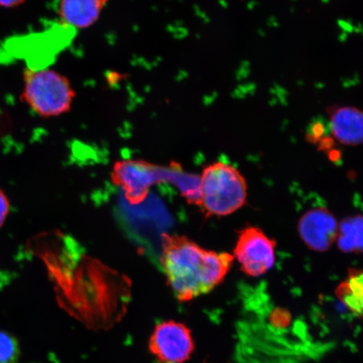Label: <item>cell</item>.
<instances>
[{"instance_id":"obj_11","label":"cell","mask_w":363,"mask_h":363,"mask_svg":"<svg viewBox=\"0 0 363 363\" xmlns=\"http://www.w3.org/2000/svg\"><path fill=\"white\" fill-rule=\"evenodd\" d=\"M337 296L350 310L362 315V272L351 269L349 277L337 289Z\"/></svg>"},{"instance_id":"obj_13","label":"cell","mask_w":363,"mask_h":363,"mask_svg":"<svg viewBox=\"0 0 363 363\" xmlns=\"http://www.w3.org/2000/svg\"><path fill=\"white\" fill-rule=\"evenodd\" d=\"M9 212H10V201H9L6 194L0 189V228L6 222Z\"/></svg>"},{"instance_id":"obj_10","label":"cell","mask_w":363,"mask_h":363,"mask_svg":"<svg viewBox=\"0 0 363 363\" xmlns=\"http://www.w3.org/2000/svg\"><path fill=\"white\" fill-rule=\"evenodd\" d=\"M337 245L343 252L362 251V216L349 217L339 225Z\"/></svg>"},{"instance_id":"obj_1","label":"cell","mask_w":363,"mask_h":363,"mask_svg":"<svg viewBox=\"0 0 363 363\" xmlns=\"http://www.w3.org/2000/svg\"><path fill=\"white\" fill-rule=\"evenodd\" d=\"M233 262L230 254L208 251L184 235H163L162 270L180 302L210 293L222 283Z\"/></svg>"},{"instance_id":"obj_4","label":"cell","mask_w":363,"mask_h":363,"mask_svg":"<svg viewBox=\"0 0 363 363\" xmlns=\"http://www.w3.org/2000/svg\"><path fill=\"white\" fill-rule=\"evenodd\" d=\"M274 240L257 227H247L240 231L234 256L244 274L259 277L269 272L275 263Z\"/></svg>"},{"instance_id":"obj_2","label":"cell","mask_w":363,"mask_h":363,"mask_svg":"<svg viewBox=\"0 0 363 363\" xmlns=\"http://www.w3.org/2000/svg\"><path fill=\"white\" fill-rule=\"evenodd\" d=\"M246 179L233 166L215 162L203 169L199 185V206L207 216L233 214L247 203Z\"/></svg>"},{"instance_id":"obj_14","label":"cell","mask_w":363,"mask_h":363,"mask_svg":"<svg viewBox=\"0 0 363 363\" xmlns=\"http://www.w3.org/2000/svg\"><path fill=\"white\" fill-rule=\"evenodd\" d=\"M26 0H0V7L6 9H13L19 7L24 4Z\"/></svg>"},{"instance_id":"obj_6","label":"cell","mask_w":363,"mask_h":363,"mask_svg":"<svg viewBox=\"0 0 363 363\" xmlns=\"http://www.w3.org/2000/svg\"><path fill=\"white\" fill-rule=\"evenodd\" d=\"M162 169L147 162L123 160L113 166V184L123 190L125 197L131 204H138L146 199L150 189L162 181Z\"/></svg>"},{"instance_id":"obj_5","label":"cell","mask_w":363,"mask_h":363,"mask_svg":"<svg viewBox=\"0 0 363 363\" xmlns=\"http://www.w3.org/2000/svg\"><path fill=\"white\" fill-rule=\"evenodd\" d=\"M148 348L162 363H184L194 351L191 330L180 322L162 321L154 329Z\"/></svg>"},{"instance_id":"obj_7","label":"cell","mask_w":363,"mask_h":363,"mask_svg":"<svg viewBox=\"0 0 363 363\" xmlns=\"http://www.w3.org/2000/svg\"><path fill=\"white\" fill-rule=\"evenodd\" d=\"M339 225L325 208L308 211L298 220V231L306 246L316 252L328 251L337 240Z\"/></svg>"},{"instance_id":"obj_8","label":"cell","mask_w":363,"mask_h":363,"mask_svg":"<svg viewBox=\"0 0 363 363\" xmlns=\"http://www.w3.org/2000/svg\"><path fill=\"white\" fill-rule=\"evenodd\" d=\"M331 134L345 146L357 147L362 143L363 115L357 108L331 107L328 111Z\"/></svg>"},{"instance_id":"obj_12","label":"cell","mask_w":363,"mask_h":363,"mask_svg":"<svg viewBox=\"0 0 363 363\" xmlns=\"http://www.w3.org/2000/svg\"><path fill=\"white\" fill-rule=\"evenodd\" d=\"M19 342L12 334L0 330V363H19Z\"/></svg>"},{"instance_id":"obj_3","label":"cell","mask_w":363,"mask_h":363,"mask_svg":"<svg viewBox=\"0 0 363 363\" xmlns=\"http://www.w3.org/2000/svg\"><path fill=\"white\" fill-rule=\"evenodd\" d=\"M21 99L38 115L49 118L70 111L75 91L66 76L50 68L27 67Z\"/></svg>"},{"instance_id":"obj_9","label":"cell","mask_w":363,"mask_h":363,"mask_svg":"<svg viewBox=\"0 0 363 363\" xmlns=\"http://www.w3.org/2000/svg\"><path fill=\"white\" fill-rule=\"evenodd\" d=\"M110 0H59L57 15L62 25L86 29L96 23Z\"/></svg>"}]
</instances>
